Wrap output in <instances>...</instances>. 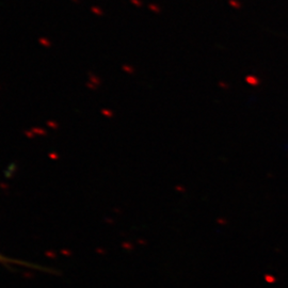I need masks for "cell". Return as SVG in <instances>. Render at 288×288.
I'll return each mask as SVG.
<instances>
[{
    "mask_svg": "<svg viewBox=\"0 0 288 288\" xmlns=\"http://www.w3.org/2000/svg\"><path fill=\"white\" fill-rule=\"evenodd\" d=\"M0 264L3 266H8V267H11V266H21V267H26V268L44 270V268L41 267V266L31 264V263H28V262H24V260H21V259H16V258L9 257V256L3 255L2 253H0Z\"/></svg>",
    "mask_w": 288,
    "mask_h": 288,
    "instance_id": "obj_1",
    "label": "cell"
}]
</instances>
